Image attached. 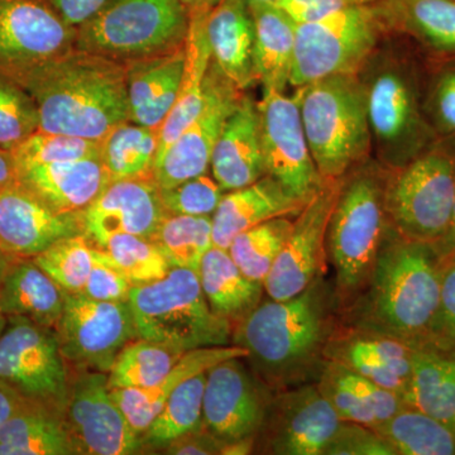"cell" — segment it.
<instances>
[{"label": "cell", "mask_w": 455, "mask_h": 455, "mask_svg": "<svg viewBox=\"0 0 455 455\" xmlns=\"http://www.w3.org/2000/svg\"><path fill=\"white\" fill-rule=\"evenodd\" d=\"M97 250L88 236L76 235L59 239L32 259L66 293H80L94 266Z\"/></svg>", "instance_id": "obj_43"}, {"label": "cell", "mask_w": 455, "mask_h": 455, "mask_svg": "<svg viewBox=\"0 0 455 455\" xmlns=\"http://www.w3.org/2000/svg\"><path fill=\"white\" fill-rule=\"evenodd\" d=\"M447 357L455 358V352L451 353V355H448Z\"/></svg>", "instance_id": "obj_62"}, {"label": "cell", "mask_w": 455, "mask_h": 455, "mask_svg": "<svg viewBox=\"0 0 455 455\" xmlns=\"http://www.w3.org/2000/svg\"><path fill=\"white\" fill-rule=\"evenodd\" d=\"M38 131L40 116L31 95L11 77L0 75V148L16 151Z\"/></svg>", "instance_id": "obj_45"}, {"label": "cell", "mask_w": 455, "mask_h": 455, "mask_svg": "<svg viewBox=\"0 0 455 455\" xmlns=\"http://www.w3.org/2000/svg\"><path fill=\"white\" fill-rule=\"evenodd\" d=\"M324 455H394L373 427L341 421Z\"/></svg>", "instance_id": "obj_51"}, {"label": "cell", "mask_w": 455, "mask_h": 455, "mask_svg": "<svg viewBox=\"0 0 455 455\" xmlns=\"http://www.w3.org/2000/svg\"><path fill=\"white\" fill-rule=\"evenodd\" d=\"M244 92L236 89L214 64L204 84V107L196 121L156 160L152 179L160 188L208 173L212 151L230 113Z\"/></svg>", "instance_id": "obj_18"}, {"label": "cell", "mask_w": 455, "mask_h": 455, "mask_svg": "<svg viewBox=\"0 0 455 455\" xmlns=\"http://www.w3.org/2000/svg\"><path fill=\"white\" fill-rule=\"evenodd\" d=\"M212 64L241 92L256 84L254 25L247 0H220L206 17Z\"/></svg>", "instance_id": "obj_28"}, {"label": "cell", "mask_w": 455, "mask_h": 455, "mask_svg": "<svg viewBox=\"0 0 455 455\" xmlns=\"http://www.w3.org/2000/svg\"><path fill=\"white\" fill-rule=\"evenodd\" d=\"M247 355V350L233 344L190 350L182 355L166 379L154 387L112 388V395L132 429L142 436L180 383L206 372L227 359Z\"/></svg>", "instance_id": "obj_30"}, {"label": "cell", "mask_w": 455, "mask_h": 455, "mask_svg": "<svg viewBox=\"0 0 455 455\" xmlns=\"http://www.w3.org/2000/svg\"><path fill=\"white\" fill-rule=\"evenodd\" d=\"M160 191L169 214L190 217H212L224 196L223 188L209 173L188 179L172 188H160Z\"/></svg>", "instance_id": "obj_48"}, {"label": "cell", "mask_w": 455, "mask_h": 455, "mask_svg": "<svg viewBox=\"0 0 455 455\" xmlns=\"http://www.w3.org/2000/svg\"><path fill=\"white\" fill-rule=\"evenodd\" d=\"M382 0H278V8L283 9L293 22L302 23L347 7L372 5Z\"/></svg>", "instance_id": "obj_52"}, {"label": "cell", "mask_w": 455, "mask_h": 455, "mask_svg": "<svg viewBox=\"0 0 455 455\" xmlns=\"http://www.w3.org/2000/svg\"><path fill=\"white\" fill-rule=\"evenodd\" d=\"M403 400L455 434V358L415 349L411 379Z\"/></svg>", "instance_id": "obj_35"}, {"label": "cell", "mask_w": 455, "mask_h": 455, "mask_svg": "<svg viewBox=\"0 0 455 455\" xmlns=\"http://www.w3.org/2000/svg\"><path fill=\"white\" fill-rule=\"evenodd\" d=\"M448 355L455 352V252L442 257L438 314L424 349Z\"/></svg>", "instance_id": "obj_49"}, {"label": "cell", "mask_w": 455, "mask_h": 455, "mask_svg": "<svg viewBox=\"0 0 455 455\" xmlns=\"http://www.w3.org/2000/svg\"><path fill=\"white\" fill-rule=\"evenodd\" d=\"M455 202V139H438L400 169L388 171V223L411 241L436 245L451 227Z\"/></svg>", "instance_id": "obj_8"}, {"label": "cell", "mask_w": 455, "mask_h": 455, "mask_svg": "<svg viewBox=\"0 0 455 455\" xmlns=\"http://www.w3.org/2000/svg\"><path fill=\"white\" fill-rule=\"evenodd\" d=\"M0 455H73L61 416L35 405L0 427Z\"/></svg>", "instance_id": "obj_36"}, {"label": "cell", "mask_w": 455, "mask_h": 455, "mask_svg": "<svg viewBox=\"0 0 455 455\" xmlns=\"http://www.w3.org/2000/svg\"><path fill=\"white\" fill-rule=\"evenodd\" d=\"M388 35L414 44L427 60L455 59V0L376 3Z\"/></svg>", "instance_id": "obj_25"}, {"label": "cell", "mask_w": 455, "mask_h": 455, "mask_svg": "<svg viewBox=\"0 0 455 455\" xmlns=\"http://www.w3.org/2000/svg\"><path fill=\"white\" fill-rule=\"evenodd\" d=\"M180 3L187 9L188 18H191L211 13L212 9L220 4V0H180Z\"/></svg>", "instance_id": "obj_57"}, {"label": "cell", "mask_w": 455, "mask_h": 455, "mask_svg": "<svg viewBox=\"0 0 455 455\" xmlns=\"http://www.w3.org/2000/svg\"><path fill=\"white\" fill-rule=\"evenodd\" d=\"M76 28L49 0H0V75L17 80L75 49Z\"/></svg>", "instance_id": "obj_16"}, {"label": "cell", "mask_w": 455, "mask_h": 455, "mask_svg": "<svg viewBox=\"0 0 455 455\" xmlns=\"http://www.w3.org/2000/svg\"><path fill=\"white\" fill-rule=\"evenodd\" d=\"M415 349L390 335L340 322L326 344L325 359L403 396L411 379Z\"/></svg>", "instance_id": "obj_22"}, {"label": "cell", "mask_w": 455, "mask_h": 455, "mask_svg": "<svg viewBox=\"0 0 455 455\" xmlns=\"http://www.w3.org/2000/svg\"><path fill=\"white\" fill-rule=\"evenodd\" d=\"M440 290L442 257L436 248L388 226L370 280L340 311V322L424 349L438 314Z\"/></svg>", "instance_id": "obj_2"}, {"label": "cell", "mask_w": 455, "mask_h": 455, "mask_svg": "<svg viewBox=\"0 0 455 455\" xmlns=\"http://www.w3.org/2000/svg\"><path fill=\"white\" fill-rule=\"evenodd\" d=\"M13 260L14 259H12L11 256H8L7 253L0 250V286H2L3 280H4L5 275H7V271Z\"/></svg>", "instance_id": "obj_59"}, {"label": "cell", "mask_w": 455, "mask_h": 455, "mask_svg": "<svg viewBox=\"0 0 455 455\" xmlns=\"http://www.w3.org/2000/svg\"><path fill=\"white\" fill-rule=\"evenodd\" d=\"M206 372L180 383L140 439L143 445L164 448L172 440L204 427Z\"/></svg>", "instance_id": "obj_39"}, {"label": "cell", "mask_w": 455, "mask_h": 455, "mask_svg": "<svg viewBox=\"0 0 455 455\" xmlns=\"http://www.w3.org/2000/svg\"><path fill=\"white\" fill-rule=\"evenodd\" d=\"M28 92L40 131L100 142L130 121L127 66L74 49L14 80Z\"/></svg>", "instance_id": "obj_3"}, {"label": "cell", "mask_w": 455, "mask_h": 455, "mask_svg": "<svg viewBox=\"0 0 455 455\" xmlns=\"http://www.w3.org/2000/svg\"><path fill=\"white\" fill-rule=\"evenodd\" d=\"M12 154L18 167L68 163L100 157V143L82 137L38 131Z\"/></svg>", "instance_id": "obj_46"}, {"label": "cell", "mask_w": 455, "mask_h": 455, "mask_svg": "<svg viewBox=\"0 0 455 455\" xmlns=\"http://www.w3.org/2000/svg\"><path fill=\"white\" fill-rule=\"evenodd\" d=\"M68 26L77 28L103 11L113 0H49Z\"/></svg>", "instance_id": "obj_54"}, {"label": "cell", "mask_w": 455, "mask_h": 455, "mask_svg": "<svg viewBox=\"0 0 455 455\" xmlns=\"http://www.w3.org/2000/svg\"><path fill=\"white\" fill-rule=\"evenodd\" d=\"M341 182L343 178L326 180L300 214L293 218L291 232L263 283L272 300L293 298L324 274L326 230Z\"/></svg>", "instance_id": "obj_17"}, {"label": "cell", "mask_w": 455, "mask_h": 455, "mask_svg": "<svg viewBox=\"0 0 455 455\" xmlns=\"http://www.w3.org/2000/svg\"><path fill=\"white\" fill-rule=\"evenodd\" d=\"M85 235L101 248L110 236L133 235L152 239L169 212L152 176L114 180L83 212Z\"/></svg>", "instance_id": "obj_21"}, {"label": "cell", "mask_w": 455, "mask_h": 455, "mask_svg": "<svg viewBox=\"0 0 455 455\" xmlns=\"http://www.w3.org/2000/svg\"><path fill=\"white\" fill-rule=\"evenodd\" d=\"M164 344L140 339L124 347L108 373L110 388L154 387L166 379L184 355Z\"/></svg>", "instance_id": "obj_40"}, {"label": "cell", "mask_w": 455, "mask_h": 455, "mask_svg": "<svg viewBox=\"0 0 455 455\" xmlns=\"http://www.w3.org/2000/svg\"><path fill=\"white\" fill-rule=\"evenodd\" d=\"M243 359H227L206 373L204 427L224 444L256 439L274 395Z\"/></svg>", "instance_id": "obj_19"}, {"label": "cell", "mask_w": 455, "mask_h": 455, "mask_svg": "<svg viewBox=\"0 0 455 455\" xmlns=\"http://www.w3.org/2000/svg\"><path fill=\"white\" fill-rule=\"evenodd\" d=\"M292 218H276L244 230L228 248L239 269L252 281L263 283L292 229Z\"/></svg>", "instance_id": "obj_42"}, {"label": "cell", "mask_w": 455, "mask_h": 455, "mask_svg": "<svg viewBox=\"0 0 455 455\" xmlns=\"http://www.w3.org/2000/svg\"><path fill=\"white\" fill-rule=\"evenodd\" d=\"M0 382L26 403L62 418L70 379L55 331L8 317L0 337Z\"/></svg>", "instance_id": "obj_11"}, {"label": "cell", "mask_w": 455, "mask_h": 455, "mask_svg": "<svg viewBox=\"0 0 455 455\" xmlns=\"http://www.w3.org/2000/svg\"><path fill=\"white\" fill-rule=\"evenodd\" d=\"M18 164L13 154L0 148V190L18 184Z\"/></svg>", "instance_id": "obj_56"}, {"label": "cell", "mask_w": 455, "mask_h": 455, "mask_svg": "<svg viewBox=\"0 0 455 455\" xmlns=\"http://www.w3.org/2000/svg\"><path fill=\"white\" fill-rule=\"evenodd\" d=\"M427 60L401 36L388 35L359 70L372 155L388 170L405 166L438 137L425 113Z\"/></svg>", "instance_id": "obj_4"}, {"label": "cell", "mask_w": 455, "mask_h": 455, "mask_svg": "<svg viewBox=\"0 0 455 455\" xmlns=\"http://www.w3.org/2000/svg\"><path fill=\"white\" fill-rule=\"evenodd\" d=\"M101 250L132 286L156 283L169 274V260L152 239L133 235H116Z\"/></svg>", "instance_id": "obj_44"}, {"label": "cell", "mask_w": 455, "mask_h": 455, "mask_svg": "<svg viewBox=\"0 0 455 455\" xmlns=\"http://www.w3.org/2000/svg\"><path fill=\"white\" fill-rule=\"evenodd\" d=\"M160 130L131 121L114 127L100 140V161L114 180L152 176Z\"/></svg>", "instance_id": "obj_38"}, {"label": "cell", "mask_w": 455, "mask_h": 455, "mask_svg": "<svg viewBox=\"0 0 455 455\" xmlns=\"http://www.w3.org/2000/svg\"><path fill=\"white\" fill-rule=\"evenodd\" d=\"M320 394L341 421L376 427L397 414L405 401L334 361H326L316 381Z\"/></svg>", "instance_id": "obj_29"}, {"label": "cell", "mask_w": 455, "mask_h": 455, "mask_svg": "<svg viewBox=\"0 0 455 455\" xmlns=\"http://www.w3.org/2000/svg\"><path fill=\"white\" fill-rule=\"evenodd\" d=\"M373 429L394 455L455 454L453 431L411 406H403L397 414Z\"/></svg>", "instance_id": "obj_37"}, {"label": "cell", "mask_w": 455, "mask_h": 455, "mask_svg": "<svg viewBox=\"0 0 455 455\" xmlns=\"http://www.w3.org/2000/svg\"><path fill=\"white\" fill-rule=\"evenodd\" d=\"M137 338L180 352L230 346L233 328L209 307L196 269L172 267L156 283L132 287Z\"/></svg>", "instance_id": "obj_7"}, {"label": "cell", "mask_w": 455, "mask_h": 455, "mask_svg": "<svg viewBox=\"0 0 455 455\" xmlns=\"http://www.w3.org/2000/svg\"><path fill=\"white\" fill-rule=\"evenodd\" d=\"M197 274L209 307L232 328L262 301L263 283L245 276L228 250L212 245Z\"/></svg>", "instance_id": "obj_34"}, {"label": "cell", "mask_w": 455, "mask_h": 455, "mask_svg": "<svg viewBox=\"0 0 455 455\" xmlns=\"http://www.w3.org/2000/svg\"><path fill=\"white\" fill-rule=\"evenodd\" d=\"M333 284L323 275L287 300L260 301L233 328L232 344L274 392L314 383L325 366V347L340 323Z\"/></svg>", "instance_id": "obj_1"}, {"label": "cell", "mask_w": 455, "mask_h": 455, "mask_svg": "<svg viewBox=\"0 0 455 455\" xmlns=\"http://www.w3.org/2000/svg\"><path fill=\"white\" fill-rule=\"evenodd\" d=\"M257 109L266 175L309 203L326 180L320 176L311 156L298 97L266 89Z\"/></svg>", "instance_id": "obj_14"}, {"label": "cell", "mask_w": 455, "mask_h": 455, "mask_svg": "<svg viewBox=\"0 0 455 455\" xmlns=\"http://www.w3.org/2000/svg\"><path fill=\"white\" fill-rule=\"evenodd\" d=\"M212 176L224 193L248 187L266 175L257 103L244 95L228 116L212 151Z\"/></svg>", "instance_id": "obj_24"}, {"label": "cell", "mask_w": 455, "mask_h": 455, "mask_svg": "<svg viewBox=\"0 0 455 455\" xmlns=\"http://www.w3.org/2000/svg\"><path fill=\"white\" fill-rule=\"evenodd\" d=\"M425 113L438 139H455V59L427 60Z\"/></svg>", "instance_id": "obj_47"}, {"label": "cell", "mask_w": 455, "mask_h": 455, "mask_svg": "<svg viewBox=\"0 0 455 455\" xmlns=\"http://www.w3.org/2000/svg\"><path fill=\"white\" fill-rule=\"evenodd\" d=\"M27 405L31 403H26L22 397L18 396L16 392L0 382V427Z\"/></svg>", "instance_id": "obj_55"}, {"label": "cell", "mask_w": 455, "mask_h": 455, "mask_svg": "<svg viewBox=\"0 0 455 455\" xmlns=\"http://www.w3.org/2000/svg\"><path fill=\"white\" fill-rule=\"evenodd\" d=\"M171 268L199 271L200 263L212 247V217L169 214L152 236Z\"/></svg>", "instance_id": "obj_41"}, {"label": "cell", "mask_w": 455, "mask_h": 455, "mask_svg": "<svg viewBox=\"0 0 455 455\" xmlns=\"http://www.w3.org/2000/svg\"><path fill=\"white\" fill-rule=\"evenodd\" d=\"M18 181L60 212H84L112 179L99 158L18 167Z\"/></svg>", "instance_id": "obj_26"}, {"label": "cell", "mask_w": 455, "mask_h": 455, "mask_svg": "<svg viewBox=\"0 0 455 455\" xmlns=\"http://www.w3.org/2000/svg\"><path fill=\"white\" fill-rule=\"evenodd\" d=\"M74 454L130 455L145 447L116 405L108 373L82 371L68 385L62 415Z\"/></svg>", "instance_id": "obj_13"}, {"label": "cell", "mask_w": 455, "mask_h": 455, "mask_svg": "<svg viewBox=\"0 0 455 455\" xmlns=\"http://www.w3.org/2000/svg\"><path fill=\"white\" fill-rule=\"evenodd\" d=\"M438 251L440 257L447 256V254L455 252V202L453 209V217H451V227L444 238L440 241L439 244L434 245Z\"/></svg>", "instance_id": "obj_58"}, {"label": "cell", "mask_w": 455, "mask_h": 455, "mask_svg": "<svg viewBox=\"0 0 455 455\" xmlns=\"http://www.w3.org/2000/svg\"><path fill=\"white\" fill-rule=\"evenodd\" d=\"M254 25L253 68L263 90L284 92L291 77L296 23L275 4L250 5Z\"/></svg>", "instance_id": "obj_33"}, {"label": "cell", "mask_w": 455, "mask_h": 455, "mask_svg": "<svg viewBox=\"0 0 455 455\" xmlns=\"http://www.w3.org/2000/svg\"><path fill=\"white\" fill-rule=\"evenodd\" d=\"M65 362L80 371L109 373L121 350L137 339L130 304L92 300L84 293H66L55 329Z\"/></svg>", "instance_id": "obj_12"}, {"label": "cell", "mask_w": 455, "mask_h": 455, "mask_svg": "<svg viewBox=\"0 0 455 455\" xmlns=\"http://www.w3.org/2000/svg\"><path fill=\"white\" fill-rule=\"evenodd\" d=\"M307 204L268 175L248 187L228 191L212 217V244L228 250L244 230L276 218L298 217Z\"/></svg>", "instance_id": "obj_23"}, {"label": "cell", "mask_w": 455, "mask_h": 455, "mask_svg": "<svg viewBox=\"0 0 455 455\" xmlns=\"http://www.w3.org/2000/svg\"><path fill=\"white\" fill-rule=\"evenodd\" d=\"M127 66L130 121L160 130L181 88L185 71V44L181 49Z\"/></svg>", "instance_id": "obj_27"}, {"label": "cell", "mask_w": 455, "mask_h": 455, "mask_svg": "<svg viewBox=\"0 0 455 455\" xmlns=\"http://www.w3.org/2000/svg\"><path fill=\"white\" fill-rule=\"evenodd\" d=\"M340 423L316 382L274 392L254 453L324 455Z\"/></svg>", "instance_id": "obj_15"}, {"label": "cell", "mask_w": 455, "mask_h": 455, "mask_svg": "<svg viewBox=\"0 0 455 455\" xmlns=\"http://www.w3.org/2000/svg\"><path fill=\"white\" fill-rule=\"evenodd\" d=\"M248 4H276L278 0H247Z\"/></svg>", "instance_id": "obj_61"}, {"label": "cell", "mask_w": 455, "mask_h": 455, "mask_svg": "<svg viewBox=\"0 0 455 455\" xmlns=\"http://www.w3.org/2000/svg\"><path fill=\"white\" fill-rule=\"evenodd\" d=\"M76 235H85L83 212L56 211L20 182L0 190V250L12 259H33Z\"/></svg>", "instance_id": "obj_20"}, {"label": "cell", "mask_w": 455, "mask_h": 455, "mask_svg": "<svg viewBox=\"0 0 455 455\" xmlns=\"http://www.w3.org/2000/svg\"><path fill=\"white\" fill-rule=\"evenodd\" d=\"M8 325V317L0 310V337H2L3 333H4L5 328Z\"/></svg>", "instance_id": "obj_60"}, {"label": "cell", "mask_w": 455, "mask_h": 455, "mask_svg": "<svg viewBox=\"0 0 455 455\" xmlns=\"http://www.w3.org/2000/svg\"><path fill=\"white\" fill-rule=\"evenodd\" d=\"M66 292L32 259H14L0 286V310L55 331Z\"/></svg>", "instance_id": "obj_31"}, {"label": "cell", "mask_w": 455, "mask_h": 455, "mask_svg": "<svg viewBox=\"0 0 455 455\" xmlns=\"http://www.w3.org/2000/svg\"><path fill=\"white\" fill-rule=\"evenodd\" d=\"M206 16L188 18L185 40V71L178 99L160 128L156 160L196 121L204 107V84L212 65V51L206 35ZM155 160V163H156Z\"/></svg>", "instance_id": "obj_32"}, {"label": "cell", "mask_w": 455, "mask_h": 455, "mask_svg": "<svg viewBox=\"0 0 455 455\" xmlns=\"http://www.w3.org/2000/svg\"><path fill=\"white\" fill-rule=\"evenodd\" d=\"M188 31L180 0H113L77 27L75 49L128 65L181 49Z\"/></svg>", "instance_id": "obj_9"}, {"label": "cell", "mask_w": 455, "mask_h": 455, "mask_svg": "<svg viewBox=\"0 0 455 455\" xmlns=\"http://www.w3.org/2000/svg\"><path fill=\"white\" fill-rule=\"evenodd\" d=\"M295 90L307 145L323 179L344 178L372 157V134L358 74L334 75Z\"/></svg>", "instance_id": "obj_6"}, {"label": "cell", "mask_w": 455, "mask_h": 455, "mask_svg": "<svg viewBox=\"0 0 455 455\" xmlns=\"http://www.w3.org/2000/svg\"><path fill=\"white\" fill-rule=\"evenodd\" d=\"M132 287L130 281L110 262L107 253L98 248L97 259L82 293L92 300L124 302L130 299Z\"/></svg>", "instance_id": "obj_50"}, {"label": "cell", "mask_w": 455, "mask_h": 455, "mask_svg": "<svg viewBox=\"0 0 455 455\" xmlns=\"http://www.w3.org/2000/svg\"><path fill=\"white\" fill-rule=\"evenodd\" d=\"M290 86L298 89L334 75L358 74L388 36L376 4L338 9L296 23Z\"/></svg>", "instance_id": "obj_10"}, {"label": "cell", "mask_w": 455, "mask_h": 455, "mask_svg": "<svg viewBox=\"0 0 455 455\" xmlns=\"http://www.w3.org/2000/svg\"><path fill=\"white\" fill-rule=\"evenodd\" d=\"M223 448L224 443L203 427L172 440L163 449L164 454L217 455L223 453Z\"/></svg>", "instance_id": "obj_53"}, {"label": "cell", "mask_w": 455, "mask_h": 455, "mask_svg": "<svg viewBox=\"0 0 455 455\" xmlns=\"http://www.w3.org/2000/svg\"><path fill=\"white\" fill-rule=\"evenodd\" d=\"M388 171L371 157L341 182L325 241L340 311L366 287L390 226L385 205Z\"/></svg>", "instance_id": "obj_5"}]
</instances>
